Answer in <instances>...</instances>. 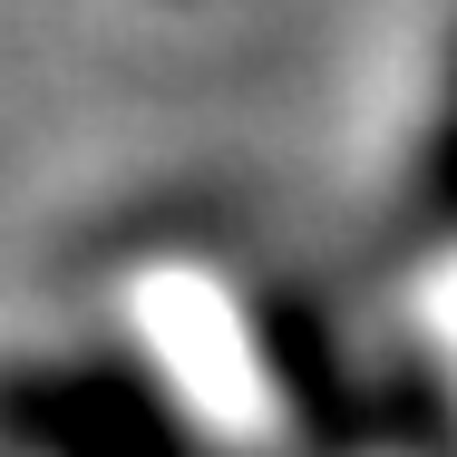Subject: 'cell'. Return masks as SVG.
Wrapping results in <instances>:
<instances>
[{
    "instance_id": "6da1fadb",
    "label": "cell",
    "mask_w": 457,
    "mask_h": 457,
    "mask_svg": "<svg viewBox=\"0 0 457 457\" xmlns=\"http://www.w3.org/2000/svg\"><path fill=\"white\" fill-rule=\"evenodd\" d=\"M0 448L10 457H214L166 370L137 351H39L0 370Z\"/></svg>"
},
{
    "instance_id": "7a4b0ae2",
    "label": "cell",
    "mask_w": 457,
    "mask_h": 457,
    "mask_svg": "<svg viewBox=\"0 0 457 457\" xmlns=\"http://www.w3.org/2000/svg\"><path fill=\"white\" fill-rule=\"evenodd\" d=\"M399 204H409V224L428 244H457V20L438 39V79H428V107H419V137H409Z\"/></svg>"
}]
</instances>
